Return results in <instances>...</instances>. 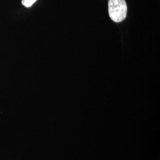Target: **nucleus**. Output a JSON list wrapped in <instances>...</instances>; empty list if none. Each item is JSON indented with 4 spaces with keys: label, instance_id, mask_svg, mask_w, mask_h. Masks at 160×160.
Masks as SVG:
<instances>
[{
    "label": "nucleus",
    "instance_id": "f257e3e1",
    "mask_svg": "<svg viewBox=\"0 0 160 160\" xmlns=\"http://www.w3.org/2000/svg\"><path fill=\"white\" fill-rule=\"evenodd\" d=\"M109 14L116 23H120L126 18L128 7L125 0H109Z\"/></svg>",
    "mask_w": 160,
    "mask_h": 160
},
{
    "label": "nucleus",
    "instance_id": "f03ea898",
    "mask_svg": "<svg viewBox=\"0 0 160 160\" xmlns=\"http://www.w3.org/2000/svg\"><path fill=\"white\" fill-rule=\"evenodd\" d=\"M37 0H22V3L23 4V6H24L25 7L29 8L31 6H33L34 2L36 1Z\"/></svg>",
    "mask_w": 160,
    "mask_h": 160
}]
</instances>
